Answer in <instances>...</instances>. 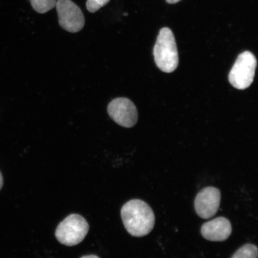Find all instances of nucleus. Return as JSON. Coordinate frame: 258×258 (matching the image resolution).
Instances as JSON below:
<instances>
[{
  "label": "nucleus",
  "mask_w": 258,
  "mask_h": 258,
  "mask_svg": "<svg viewBox=\"0 0 258 258\" xmlns=\"http://www.w3.org/2000/svg\"><path fill=\"white\" fill-rule=\"evenodd\" d=\"M221 191L213 186H208L196 196L195 208L197 214L202 219H208L217 214L221 203Z\"/></svg>",
  "instance_id": "7"
},
{
  "label": "nucleus",
  "mask_w": 258,
  "mask_h": 258,
  "mask_svg": "<svg viewBox=\"0 0 258 258\" xmlns=\"http://www.w3.org/2000/svg\"><path fill=\"white\" fill-rule=\"evenodd\" d=\"M155 62L163 72L170 73L178 66L179 57L175 37L168 28L161 29L154 47Z\"/></svg>",
  "instance_id": "2"
},
{
  "label": "nucleus",
  "mask_w": 258,
  "mask_h": 258,
  "mask_svg": "<svg viewBox=\"0 0 258 258\" xmlns=\"http://www.w3.org/2000/svg\"><path fill=\"white\" fill-rule=\"evenodd\" d=\"M257 66L255 56L250 51L241 53L229 74L228 79L234 88L244 90L251 85Z\"/></svg>",
  "instance_id": "4"
},
{
  "label": "nucleus",
  "mask_w": 258,
  "mask_h": 258,
  "mask_svg": "<svg viewBox=\"0 0 258 258\" xmlns=\"http://www.w3.org/2000/svg\"><path fill=\"white\" fill-rule=\"evenodd\" d=\"M179 1H180V0H166L167 3H168L169 4H175V3Z\"/></svg>",
  "instance_id": "13"
},
{
  "label": "nucleus",
  "mask_w": 258,
  "mask_h": 258,
  "mask_svg": "<svg viewBox=\"0 0 258 258\" xmlns=\"http://www.w3.org/2000/svg\"><path fill=\"white\" fill-rule=\"evenodd\" d=\"M257 247L253 244H246L239 248L231 258H257Z\"/></svg>",
  "instance_id": "9"
},
{
  "label": "nucleus",
  "mask_w": 258,
  "mask_h": 258,
  "mask_svg": "<svg viewBox=\"0 0 258 258\" xmlns=\"http://www.w3.org/2000/svg\"><path fill=\"white\" fill-rule=\"evenodd\" d=\"M81 258H99L98 256L94 255V254H90V255L84 256Z\"/></svg>",
  "instance_id": "14"
},
{
  "label": "nucleus",
  "mask_w": 258,
  "mask_h": 258,
  "mask_svg": "<svg viewBox=\"0 0 258 258\" xmlns=\"http://www.w3.org/2000/svg\"><path fill=\"white\" fill-rule=\"evenodd\" d=\"M110 0H88L86 7L90 13H95L108 4Z\"/></svg>",
  "instance_id": "11"
},
{
  "label": "nucleus",
  "mask_w": 258,
  "mask_h": 258,
  "mask_svg": "<svg viewBox=\"0 0 258 258\" xmlns=\"http://www.w3.org/2000/svg\"><path fill=\"white\" fill-rule=\"evenodd\" d=\"M89 230V225L85 218L78 214H72L58 225L55 236L61 244L74 246L85 239Z\"/></svg>",
  "instance_id": "3"
},
{
  "label": "nucleus",
  "mask_w": 258,
  "mask_h": 258,
  "mask_svg": "<svg viewBox=\"0 0 258 258\" xmlns=\"http://www.w3.org/2000/svg\"><path fill=\"white\" fill-rule=\"evenodd\" d=\"M3 184H4V179L1 172H0V190L3 188Z\"/></svg>",
  "instance_id": "12"
},
{
  "label": "nucleus",
  "mask_w": 258,
  "mask_h": 258,
  "mask_svg": "<svg viewBox=\"0 0 258 258\" xmlns=\"http://www.w3.org/2000/svg\"><path fill=\"white\" fill-rule=\"evenodd\" d=\"M32 8L39 14H46L56 6V0H30Z\"/></svg>",
  "instance_id": "10"
},
{
  "label": "nucleus",
  "mask_w": 258,
  "mask_h": 258,
  "mask_svg": "<svg viewBox=\"0 0 258 258\" xmlns=\"http://www.w3.org/2000/svg\"><path fill=\"white\" fill-rule=\"evenodd\" d=\"M121 217L128 233L136 237L150 233L156 221L153 209L146 202L139 199L125 203L121 208Z\"/></svg>",
  "instance_id": "1"
},
{
  "label": "nucleus",
  "mask_w": 258,
  "mask_h": 258,
  "mask_svg": "<svg viewBox=\"0 0 258 258\" xmlns=\"http://www.w3.org/2000/svg\"><path fill=\"white\" fill-rule=\"evenodd\" d=\"M107 111L109 117L122 127H134L138 120L136 106L127 98L113 99L108 106Z\"/></svg>",
  "instance_id": "6"
},
{
  "label": "nucleus",
  "mask_w": 258,
  "mask_h": 258,
  "mask_svg": "<svg viewBox=\"0 0 258 258\" xmlns=\"http://www.w3.org/2000/svg\"><path fill=\"white\" fill-rule=\"evenodd\" d=\"M232 226L230 221L224 217H218L202 225L201 233L205 239L211 241H224L230 237Z\"/></svg>",
  "instance_id": "8"
},
{
  "label": "nucleus",
  "mask_w": 258,
  "mask_h": 258,
  "mask_svg": "<svg viewBox=\"0 0 258 258\" xmlns=\"http://www.w3.org/2000/svg\"><path fill=\"white\" fill-rule=\"evenodd\" d=\"M56 7L59 23L63 30L72 33L82 30L85 19L78 6L72 0H57Z\"/></svg>",
  "instance_id": "5"
}]
</instances>
